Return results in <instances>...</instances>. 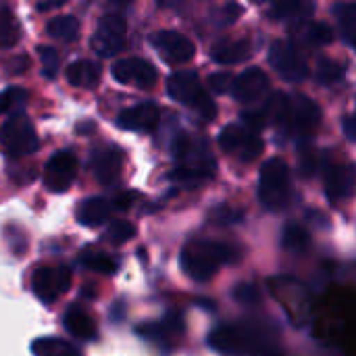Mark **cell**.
<instances>
[{"instance_id":"obj_1","label":"cell","mask_w":356,"mask_h":356,"mask_svg":"<svg viewBox=\"0 0 356 356\" xmlns=\"http://www.w3.org/2000/svg\"><path fill=\"white\" fill-rule=\"evenodd\" d=\"M240 259V250L232 244L198 240L181 250L179 265L194 282H209L221 265H236Z\"/></svg>"},{"instance_id":"obj_2","label":"cell","mask_w":356,"mask_h":356,"mask_svg":"<svg viewBox=\"0 0 356 356\" xmlns=\"http://www.w3.org/2000/svg\"><path fill=\"white\" fill-rule=\"evenodd\" d=\"M271 117L282 129L294 131L298 136H311L321 123V108L305 94H294L292 98L280 94V100L271 108Z\"/></svg>"},{"instance_id":"obj_3","label":"cell","mask_w":356,"mask_h":356,"mask_svg":"<svg viewBox=\"0 0 356 356\" xmlns=\"http://www.w3.org/2000/svg\"><path fill=\"white\" fill-rule=\"evenodd\" d=\"M167 94L192 108L194 113H198L200 119L204 121H213L217 117V104L215 100L207 94V90L200 83V77L194 71H177L167 79Z\"/></svg>"},{"instance_id":"obj_4","label":"cell","mask_w":356,"mask_h":356,"mask_svg":"<svg viewBox=\"0 0 356 356\" xmlns=\"http://www.w3.org/2000/svg\"><path fill=\"white\" fill-rule=\"evenodd\" d=\"M259 200L267 211H284L290 202V169L284 159H269L259 175Z\"/></svg>"},{"instance_id":"obj_5","label":"cell","mask_w":356,"mask_h":356,"mask_svg":"<svg viewBox=\"0 0 356 356\" xmlns=\"http://www.w3.org/2000/svg\"><path fill=\"white\" fill-rule=\"evenodd\" d=\"M0 146L4 148V152L8 156L21 159V156H29L38 150L40 140L35 134V127L31 123V119L21 113V115H13L8 117L2 127H0Z\"/></svg>"},{"instance_id":"obj_6","label":"cell","mask_w":356,"mask_h":356,"mask_svg":"<svg viewBox=\"0 0 356 356\" xmlns=\"http://www.w3.org/2000/svg\"><path fill=\"white\" fill-rule=\"evenodd\" d=\"M125 42H127L125 17L119 13H106L98 21V27L92 35V50L102 58H111L125 48Z\"/></svg>"},{"instance_id":"obj_7","label":"cell","mask_w":356,"mask_h":356,"mask_svg":"<svg viewBox=\"0 0 356 356\" xmlns=\"http://www.w3.org/2000/svg\"><path fill=\"white\" fill-rule=\"evenodd\" d=\"M269 60L273 69L286 79V81H302L309 75V65L305 56L298 52V48L286 40H277L269 48Z\"/></svg>"},{"instance_id":"obj_8","label":"cell","mask_w":356,"mask_h":356,"mask_svg":"<svg viewBox=\"0 0 356 356\" xmlns=\"http://www.w3.org/2000/svg\"><path fill=\"white\" fill-rule=\"evenodd\" d=\"M73 273L67 265H54V267H38L31 277L33 294L42 302H54L58 296H63L71 288Z\"/></svg>"},{"instance_id":"obj_9","label":"cell","mask_w":356,"mask_h":356,"mask_svg":"<svg viewBox=\"0 0 356 356\" xmlns=\"http://www.w3.org/2000/svg\"><path fill=\"white\" fill-rule=\"evenodd\" d=\"M77 156L71 150H58L48 159L44 167V186L54 194L67 192L77 177Z\"/></svg>"},{"instance_id":"obj_10","label":"cell","mask_w":356,"mask_h":356,"mask_svg":"<svg viewBox=\"0 0 356 356\" xmlns=\"http://www.w3.org/2000/svg\"><path fill=\"white\" fill-rule=\"evenodd\" d=\"M111 75L123 86H136L142 90L152 88L159 79L156 67L150 60L140 58V56H129V58L117 60L111 69Z\"/></svg>"},{"instance_id":"obj_11","label":"cell","mask_w":356,"mask_h":356,"mask_svg":"<svg viewBox=\"0 0 356 356\" xmlns=\"http://www.w3.org/2000/svg\"><path fill=\"white\" fill-rule=\"evenodd\" d=\"M150 42L156 48V52L161 54V58L171 63V65L190 63L196 54L194 44L179 31H171V29L156 31V33H152Z\"/></svg>"},{"instance_id":"obj_12","label":"cell","mask_w":356,"mask_h":356,"mask_svg":"<svg viewBox=\"0 0 356 356\" xmlns=\"http://www.w3.org/2000/svg\"><path fill=\"white\" fill-rule=\"evenodd\" d=\"M269 88L271 83H269L267 73L259 67H250L242 71L238 77H234L232 96L240 102H257L269 92Z\"/></svg>"},{"instance_id":"obj_13","label":"cell","mask_w":356,"mask_h":356,"mask_svg":"<svg viewBox=\"0 0 356 356\" xmlns=\"http://www.w3.org/2000/svg\"><path fill=\"white\" fill-rule=\"evenodd\" d=\"M159 119H161V108L154 102L146 100V102H140L136 106L121 111L117 117V125L121 129H127V131L148 134L159 125Z\"/></svg>"},{"instance_id":"obj_14","label":"cell","mask_w":356,"mask_h":356,"mask_svg":"<svg viewBox=\"0 0 356 356\" xmlns=\"http://www.w3.org/2000/svg\"><path fill=\"white\" fill-rule=\"evenodd\" d=\"M92 173L102 186H111L121 177L123 169V152L117 146H104L100 150H94L90 161Z\"/></svg>"},{"instance_id":"obj_15","label":"cell","mask_w":356,"mask_h":356,"mask_svg":"<svg viewBox=\"0 0 356 356\" xmlns=\"http://www.w3.org/2000/svg\"><path fill=\"white\" fill-rule=\"evenodd\" d=\"M209 346L221 355H242L250 348V336L240 325H221L211 332Z\"/></svg>"},{"instance_id":"obj_16","label":"cell","mask_w":356,"mask_h":356,"mask_svg":"<svg viewBox=\"0 0 356 356\" xmlns=\"http://www.w3.org/2000/svg\"><path fill=\"white\" fill-rule=\"evenodd\" d=\"M356 184L355 165H332L325 173V194L330 202L346 198Z\"/></svg>"},{"instance_id":"obj_17","label":"cell","mask_w":356,"mask_h":356,"mask_svg":"<svg viewBox=\"0 0 356 356\" xmlns=\"http://www.w3.org/2000/svg\"><path fill=\"white\" fill-rule=\"evenodd\" d=\"M184 332V319L177 313H169L163 321L154 323H142L136 327V334L144 340L165 344L171 336H179Z\"/></svg>"},{"instance_id":"obj_18","label":"cell","mask_w":356,"mask_h":356,"mask_svg":"<svg viewBox=\"0 0 356 356\" xmlns=\"http://www.w3.org/2000/svg\"><path fill=\"white\" fill-rule=\"evenodd\" d=\"M250 56V44L246 40H217L211 46V58L219 65H236Z\"/></svg>"},{"instance_id":"obj_19","label":"cell","mask_w":356,"mask_h":356,"mask_svg":"<svg viewBox=\"0 0 356 356\" xmlns=\"http://www.w3.org/2000/svg\"><path fill=\"white\" fill-rule=\"evenodd\" d=\"M100 75H102V69L98 63L94 60H73L67 71H65V77L71 86L75 88H83V90H92L98 86L100 81Z\"/></svg>"},{"instance_id":"obj_20","label":"cell","mask_w":356,"mask_h":356,"mask_svg":"<svg viewBox=\"0 0 356 356\" xmlns=\"http://www.w3.org/2000/svg\"><path fill=\"white\" fill-rule=\"evenodd\" d=\"M113 204L102 196H92L83 200L77 209V221L86 227H96L111 217Z\"/></svg>"},{"instance_id":"obj_21","label":"cell","mask_w":356,"mask_h":356,"mask_svg":"<svg viewBox=\"0 0 356 356\" xmlns=\"http://www.w3.org/2000/svg\"><path fill=\"white\" fill-rule=\"evenodd\" d=\"M65 330L75 336L77 340H94L96 338V323L92 321V317L81 309V307H69L67 313H65Z\"/></svg>"},{"instance_id":"obj_22","label":"cell","mask_w":356,"mask_h":356,"mask_svg":"<svg viewBox=\"0 0 356 356\" xmlns=\"http://www.w3.org/2000/svg\"><path fill=\"white\" fill-rule=\"evenodd\" d=\"M31 353L33 356H83L63 338H38L31 342Z\"/></svg>"},{"instance_id":"obj_23","label":"cell","mask_w":356,"mask_h":356,"mask_svg":"<svg viewBox=\"0 0 356 356\" xmlns=\"http://www.w3.org/2000/svg\"><path fill=\"white\" fill-rule=\"evenodd\" d=\"M46 33L60 42H75L79 35V21L73 15H58L48 21Z\"/></svg>"},{"instance_id":"obj_24","label":"cell","mask_w":356,"mask_h":356,"mask_svg":"<svg viewBox=\"0 0 356 356\" xmlns=\"http://www.w3.org/2000/svg\"><path fill=\"white\" fill-rule=\"evenodd\" d=\"M21 40V25L8 6H0V48H13Z\"/></svg>"},{"instance_id":"obj_25","label":"cell","mask_w":356,"mask_h":356,"mask_svg":"<svg viewBox=\"0 0 356 356\" xmlns=\"http://www.w3.org/2000/svg\"><path fill=\"white\" fill-rule=\"evenodd\" d=\"M29 100V92L25 88H6L0 92V113L2 115H21Z\"/></svg>"},{"instance_id":"obj_26","label":"cell","mask_w":356,"mask_h":356,"mask_svg":"<svg viewBox=\"0 0 356 356\" xmlns=\"http://www.w3.org/2000/svg\"><path fill=\"white\" fill-rule=\"evenodd\" d=\"M309 244H311V232H309L307 227H302L300 223H288V225L284 227L282 246H284L286 250L298 252V250H305Z\"/></svg>"},{"instance_id":"obj_27","label":"cell","mask_w":356,"mask_h":356,"mask_svg":"<svg viewBox=\"0 0 356 356\" xmlns=\"http://www.w3.org/2000/svg\"><path fill=\"white\" fill-rule=\"evenodd\" d=\"M344 75H346V65L344 63H338L334 58L319 60L317 71H315V79H317L319 86H334L340 79H344Z\"/></svg>"},{"instance_id":"obj_28","label":"cell","mask_w":356,"mask_h":356,"mask_svg":"<svg viewBox=\"0 0 356 356\" xmlns=\"http://www.w3.org/2000/svg\"><path fill=\"white\" fill-rule=\"evenodd\" d=\"M248 134H250V131H248L244 125L229 123V125H225V127L221 129V134H219V146H221L227 154H234V152L240 150V146L244 144V140H246Z\"/></svg>"},{"instance_id":"obj_29","label":"cell","mask_w":356,"mask_h":356,"mask_svg":"<svg viewBox=\"0 0 356 356\" xmlns=\"http://www.w3.org/2000/svg\"><path fill=\"white\" fill-rule=\"evenodd\" d=\"M79 263H81L83 267L92 269V271L102 273V275H113V273H117V269H119L117 261H115L113 257L104 254V252H83V254L79 257Z\"/></svg>"},{"instance_id":"obj_30","label":"cell","mask_w":356,"mask_h":356,"mask_svg":"<svg viewBox=\"0 0 356 356\" xmlns=\"http://www.w3.org/2000/svg\"><path fill=\"white\" fill-rule=\"evenodd\" d=\"M134 236H136V225L129 223V221H125V219H117V221H113V223L108 225L104 238H106L111 244L121 246V244L129 242Z\"/></svg>"},{"instance_id":"obj_31","label":"cell","mask_w":356,"mask_h":356,"mask_svg":"<svg viewBox=\"0 0 356 356\" xmlns=\"http://www.w3.org/2000/svg\"><path fill=\"white\" fill-rule=\"evenodd\" d=\"M261 152H263V140H261L259 134L250 131V134L246 136L244 144L240 146L238 156H240L242 163H254V161L261 156Z\"/></svg>"},{"instance_id":"obj_32","label":"cell","mask_w":356,"mask_h":356,"mask_svg":"<svg viewBox=\"0 0 356 356\" xmlns=\"http://www.w3.org/2000/svg\"><path fill=\"white\" fill-rule=\"evenodd\" d=\"M40 58H42V71L48 79H54L58 75V69H60V58H58V52L50 46H40Z\"/></svg>"},{"instance_id":"obj_33","label":"cell","mask_w":356,"mask_h":356,"mask_svg":"<svg viewBox=\"0 0 356 356\" xmlns=\"http://www.w3.org/2000/svg\"><path fill=\"white\" fill-rule=\"evenodd\" d=\"M232 296H234L236 302L246 305V307H254V305L261 302V292H259V288L252 286V284H246V282H244V284H238V286L232 290Z\"/></svg>"},{"instance_id":"obj_34","label":"cell","mask_w":356,"mask_h":356,"mask_svg":"<svg viewBox=\"0 0 356 356\" xmlns=\"http://www.w3.org/2000/svg\"><path fill=\"white\" fill-rule=\"evenodd\" d=\"M307 38L311 44L315 46H323V44H330L334 40V31L327 23H313L309 29H307Z\"/></svg>"},{"instance_id":"obj_35","label":"cell","mask_w":356,"mask_h":356,"mask_svg":"<svg viewBox=\"0 0 356 356\" xmlns=\"http://www.w3.org/2000/svg\"><path fill=\"white\" fill-rule=\"evenodd\" d=\"M313 10V4H302V2H284V4H275L271 8V17L275 19H284V17H294L296 13H309Z\"/></svg>"},{"instance_id":"obj_36","label":"cell","mask_w":356,"mask_h":356,"mask_svg":"<svg viewBox=\"0 0 356 356\" xmlns=\"http://www.w3.org/2000/svg\"><path fill=\"white\" fill-rule=\"evenodd\" d=\"M242 121L254 131L259 134V129H263L269 121V113L265 108H254V111H244L242 113Z\"/></svg>"},{"instance_id":"obj_37","label":"cell","mask_w":356,"mask_h":356,"mask_svg":"<svg viewBox=\"0 0 356 356\" xmlns=\"http://www.w3.org/2000/svg\"><path fill=\"white\" fill-rule=\"evenodd\" d=\"M298 159H300V173L305 177H311L317 169V159H315V148L313 146H300L298 150Z\"/></svg>"},{"instance_id":"obj_38","label":"cell","mask_w":356,"mask_h":356,"mask_svg":"<svg viewBox=\"0 0 356 356\" xmlns=\"http://www.w3.org/2000/svg\"><path fill=\"white\" fill-rule=\"evenodd\" d=\"M336 15H338V21L346 27V29H353L356 25V4L355 2H346V4H340L336 6Z\"/></svg>"},{"instance_id":"obj_39","label":"cell","mask_w":356,"mask_h":356,"mask_svg":"<svg viewBox=\"0 0 356 356\" xmlns=\"http://www.w3.org/2000/svg\"><path fill=\"white\" fill-rule=\"evenodd\" d=\"M232 83H234V77L229 73H213L209 77V88L217 94L232 92Z\"/></svg>"},{"instance_id":"obj_40","label":"cell","mask_w":356,"mask_h":356,"mask_svg":"<svg viewBox=\"0 0 356 356\" xmlns=\"http://www.w3.org/2000/svg\"><path fill=\"white\" fill-rule=\"evenodd\" d=\"M213 217H215V221H219V223H238V221H242V213L229 211L227 207H217V209L213 211Z\"/></svg>"},{"instance_id":"obj_41","label":"cell","mask_w":356,"mask_h":356,"mask_svg":"<svg viewBox=\"0 0 356 356\" xmlns=\"http://www.w3.org/2000/svg\"><path fill=\"white\" fill-rule=\"evenodd\" d=\"M138 194L136 192H121V194H117L115 198H113V209H117V211H127L131 204H134V198H136Z\"/></svg>"},{"instance_id":"obj_42","label":"cell","mask_w":356,"mask_h":356,"mask_svg":"<svg viewBox=\"0 0 356 356\" xmlns=\"http://www.w3.org/2000/svg\"><path fill=\"white\" fill-rule=\"evenodd\" d=\"M244 13V8L240 6V4H236V2H229V4H225V21L227 23H236L238 21V17Z\"/></svg>"},{"instance_id":"obj_43","label":"cell","mask_w":356,"mask_h":356,"mask_svg":"<svg viewBox=\"0 0 356 356\" xmlns=\"http://www.w3.org/2000/svg\"><path fill=\"white\" fill-rule=\"evenodd\" d=\"M344 134H346V138L348 140H353L356 142V113L355 115H348L346 119H344Z\"/></svg>"},{"instance_id":"obj_44","label":"cell","mask_w":356,"mask_h":356,"mask_svg":"<svg viewBox=\"0 0 356 356\" xmlns=\"http://www.w3.org/2000/svg\"><path fill=\"white\" fill-rule=\"evenodd\" d=\"M63 4H65L63 0H58V2H40V4H35V8L38 10H50V8H58Z\"/></svg>"},{"instance_id":"obj_45","label":"cell","mask_w":356,"mask_h":356,"mask_svg":"<svg viewBox=\"0 0 356 356\" xmlns=\"http://www.w3.org/2000/svg\"><path fill=\"white\" fill-rule=\"evenodd\" d=\"M350 40H353V44H355V46H356V33H355V35H353V38H350Z\"/></svg>"}]
</instances>
